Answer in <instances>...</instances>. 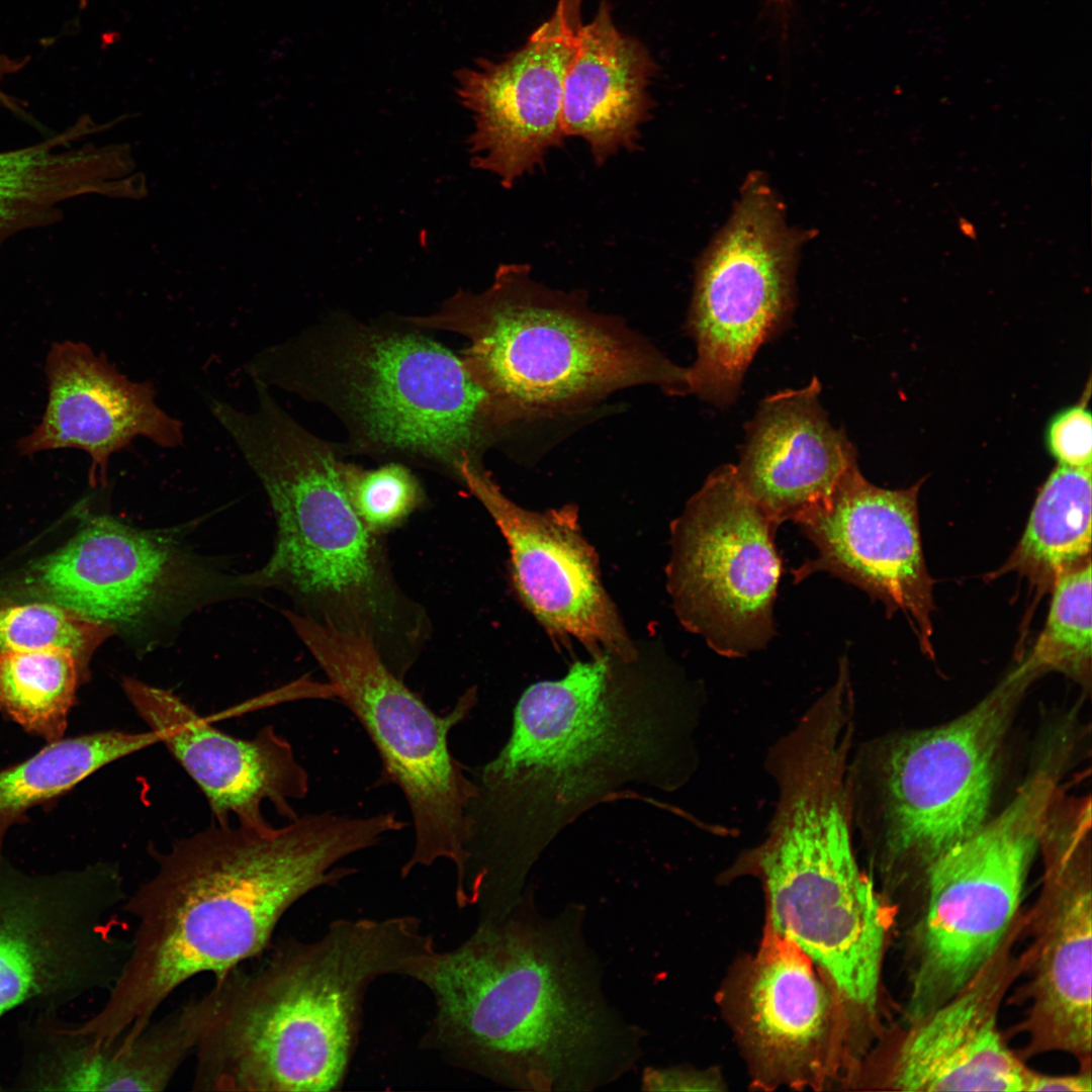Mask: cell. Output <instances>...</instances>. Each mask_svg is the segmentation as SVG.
Returning <instances> with one entry per match:
<instances>
[{"instance_id": "cell-3", "label": "cell", "mask_w": 1092, "mask_h": 1092, "mask_svg": "<svg viewBox=\"0 0 1092 1092\" xmlns=\"http://www.w3.org/2000/svg\"><path fill=\"white\" fill-rule=\"evenodd\" d=\"M583 918L575 905L542 915L526 893L437 949L418 981L435 1007L422 1048L526 1091H590L628 1073L643 1033L608 1002Z\"/></svg>"}, {"instance_id": "cell-24", "label": "cell", "mask_w": 1092, "mask_h": 1092, "mask_svg": "<svg viewBox=\"0 0 1092 1092\" xmlns=\"http://www.w3.org/2000/svg\"><path fill=\"white\" fill-rule=\"evenodd\" d=\"M821 383L813 377L798 389L764 398L746 428L737 478L779 526L798 523L824 505L856 453L822 408Z\"/></svg>"}, {"instance_id": "cell-8", "label": "cell", "mask_w": 1092, "mask_h": 1092, "mask_svg": "<svg viewBox=\"0 0 1092 1092\" xmlns=\"http://www.w3.org/2000/svg\"><path fill=\"white\" fill-rule=\"evenodd\" d=\"M845 790L822 779L777 791L766 833L720 876L763 888L767 922L831 981L859 1038L873 1043L882 1021L883 965L896 908L858 866Z\"/></svg>"}, {"instance_id": "cell-26", "label": "cell", "mask_w": 1092, "mask_h": 1092, "mask_svg": "<svg viewBox=\"0 0 1092 1092\" xmlns=\"http://www.w3.org/2000/svg\"><path fill=\"white\" fill-rule=\"evenodd\" d=\"M89 120L36 144L0 152V250L12 236L61 219V205L76 196L112 190L115 153L77 145Z\"/></svg>"}, {"instance_id": "cell-5", "label": "cell", "mask_w": 1092, "mask_h": 1092, "mask_svg": "<svg viewBox=\"0 0 1092 1092\" xmlns=\"http://www.w3.org/2000/svg\"><path fill=\"white\" fill-rule=\"evenodd\" d=\"M256 405L220 402L213 417L259 478L277 524L273 554L247 588L288 594L315 623L372 647L399 678L420 657L431 624L391 570L381 535L351 505L338 444L316 437L257 384Z\"/></svg>"}, {"instance_id": "cell-1", "label": "cell", "mask_w": 1092, "mask_h": 1092, "mask_svg": "<svg viewBox=\"0 0 1092 1092\" xmlns=\"http://www.w3.org/2000/svg\"><path fill=\"white\" fill-rule=\"evenodd\" d=\"M608 653L530 686L498 754L472 778L464 882L517 902L546 846L595 805L644 785L670 792L695 771L699 717L689 698Z\"/></svg>"}, {"instance_id": "cell-13", "label": "cell", "mask_w": 1092, "mask_h": 1092, "mask_svg": "<svg viewBox=\"0 0 1092 1092\" xmlns=\"http://www.w3.org/2000/svg\"><path fill=\"white\" fill-rule=\"evenodd\" d=\"M126 897L112 866L30 875L0 851V1018L109 991L131 949L115 930Z\"/></svg>"}, {"instance_id": "cell-2", "label": "cell", "mask_w": 1092, "mask_h": 1092, "mask_svg": "<svg viewBox=\"0 0 1092 1092\" xmlns=\"http://www.w3.org/2000/svg\"><path fill=\"white\" fill-rule=\"evenodd\" d=\"M405 826L394 811H326L278 828L216 823L175 841L121 906L134 922L129 958L85 1028L133 1039L182 984L263 954L297 901L357 872L339 863Z\"/></svg>"}, {"instance_id": "cell-20", "label": "cell", "mask_w": 1092, "mask_h": 1092, "mask_svg": "<svg viewBox=\"0 0 1092 1092\" xmlns=\"http://www.w3.org/2000/svg\"><path fill=\"white\" fill-rule=\"evenodd\" d=\"M919 487L882 488L857 463L851 466L829 499L797 523L817 554L794 575L800 581L825 571L858 586L889 613L901 611L931 652L932 580L920 538Z\"/></svg>"}, {"instance_id": "cell-9", "label": "cell", "mask_w": 1092, "mask_h": 1092, "mask_svg": "<svg viewBox=\"0 0 1092 1092\" xmlns=\"http://www.w3.org/2000/svg\"><path fill=\"white\" fill-rule=\"evenodd\" d=\"M1034 679L1017 665L958 718L851 750L846 780L852 829L873 880L896 908L906 895L914 897L939 857L989 819L1003 742Z\"/></svg>"}, {"instance_id": "cell-36", "label": "cell", "mask_w": 1092, "mask_h": 1092, "mask_svg": "<svg viewBox=\"0 0 1092 1092\" xmlns=\"http://www.w3.org/2000/svg\"><path fill=\"white\" fill-rule=\"evenodd\" d=\"M581 1L582 0H558L556 9L553 12L573 31H576L582 24L580 20Z\"/></svg>"}, {"instance_id": "cell-18", "label": "cell", "mask_w": 1092, "mask_h": 1092, "mask_svg": "<svg viewBox=\"0 0 1092 1092\" xmlns=\"http://www.w3.org/2000/svg\"><path fill=\"white\" fill-rule=\"evenodd\" d=\"M1022 911L1001 944L953 996L922 1017L885 1026L861 1060L852 1089L899 1092H1023L1030 1068L999 1028L1004 998L1019 981Z\"/></svg>"}, {"instance_id": "cell-15", "label": "cell", "mask_w": 1092, "mask_h": 1092, "mask_svg": "<svg viewBox=\"0 0 1092 1092\" xmlns=\"http://www.w3.org/2000/svg\"><path fill=\"white\" fill-rule=\"evenodd\" d=\"M239 588H247L241 576L214 572L170 536L95 516L3 582L0 606L50 603L140 635Z\"/></svg>"}, {"instance_id": "cell-4", "label": "cell", "mask_w": 1092, "mask_h": 1092, "mask_svg": "<svg viewBox=\"0 0 1092 1092\" xmlns=\"http://www.w3.org/2000/svg\"><path fill=\"white\" fill-rule=\"evenodd\" d=\"M438 948L413 915L340 918L287 938L259 967L207 991L195 1091L328 1092L345 1082L364 999L379 978L418 981Z\"/></svg>"}, {"instance_id": "cell-31", "label": "cell", "mask_w": 1092, "mask_h": 1092, "mask_svg": "<svg viewBox=\"0 0 1092 1092\" xmlns=\"http://www.w3.org/2000/svg\"><path fill=\"white\" fill-rule=\"evenodd\" d=\"M115 632L110 625L50 603L0 606V653L66 649L75 655L88 678L92 655Z\"/></svg>"}, {"instance_id": "cell-19", "label": "cell", "mask_w": 1092, "mask_h": 1092, "mask_svg": "<svg viewBox=\"0 0 1092 1092\" xmlns=\"http://www.w3.org/2000/svg\"><path fill=\"white\" fill-rule=\"evenodd\" d=\"M462 485L500 530L516 589L550 635L574 638L592 655L636 660L635 648L603 587L597 555L580 533L574 507L524 509L502 492L482 464L465 469Z\"/></svg>"}, {"instance_id": "cell-11", "label": "cell", "mask_w": 1092, "mask_h": 1092, "mask_svg": "<svg viewBox=\"0 0 1092 1092\" xmlns=\"http://www.w3.org/2000/svg\"><path fill=\"white\" fill-rule=\"evenodd\" d=\"M285 616L337 699L373 743L381 760L377 784L395 785L407 803L415 841L401 877L445 859L459 880L470 838L468 809L477 787L451 752L448 736L471 713L476 690L468 689L448 713L439 715L365 642L292 611Z\"/></svg>"}, {"instance_id": "cell-6", "label": "cell", "mask_w": 1092, "mask_h": 1092, "mask_svg": "<svg viewBox=\"0 0 1092 1092\" xmlns=\"http://www.w3.org/2000/svg\"><path fill=\"white\" fill-rule=\"evenodd\" d=\"M245 370L328 408L347 434L343 456L417 465L460 484L509 432L461 357L399 315L332 313L261 350Z\"/></svg>"}, {"instance_id": "cell-37", "label": "cell", "mask_w": 1092, "mask_h": 1092, "mask_svg": "<svg viewBox=\"0 0 1092 1092\" xmlns=\"http://www.w3.org/2000/svg\"><path fill=\"white\" fill-rule=\"evenodd\" d=\"M771 1H775V2H777V3H780V2H783L784 0H771Z\"/></svg>"}, {"instance_id": "cell-33", "label": "cell", "mask_w": 1092, "mask_h": 1092, "mask_svg": "<svg viewBox=\"0 0 1092 1092\" xmlns=\"http://www.w3.org/2000/svg\"><path fill=\"white\" fill-rule=\"evenodd\" d=\"M1091 422V414L1085 400L1061 411L1051 420L1045 432V443L1060 465L1074 468L1092 467Z\"/></svg>"}, {"instance_id": "cell-35", "label": "cell", "mask_w": 1092, "mask_h": 1092, "mask_svg": "<svg viewBox=\"0 0 1092 1092\" xmlns=\"http://www.w3.org/2000/svg\"><path fill=\"white\" fill-rule=\"evenodd\" d=\"M1092 1069H1079L1077 1073L1051 1075L1029 1069L1023 1092H1091Z\"/></svg>"}, {"instance_id": "cell-28", "label": "cell", "mask_w": 1092, "mask_h": 1092, "mask_svg": "<svg viewBox=\"0 0 1092 1092\" xmlns=\"http://www.w3.org/2000/svg\"><path fill=\"white\" fill-rule=\"evenodd\" d=\"M159 743L156 733L105 730L61 738L32 756L0 769V851L8 829L26 813L70 792L90 775L125 755Z\"/></svg>"}, {"instance_id": "cell-21", "label": "cell", "mask_w": 1092, "mask_h": 1092, "mask_svg": "<svg viewBox=\"0 0 1092 1092\" xmlns=\"http://www.w3.org/2000/svg\"><path fill=\"white\" fill-rule=\"evenodd\" d=\"M574 41L575 32L552 14L519 50L456 74V93L474 125L470 165L505 188L542 169L550 151L565 143L563 80Z\"/></svg>"}, {"instance_id": "cell-22", "label": "cell", "mask_w": 1092, "mask_h": 1092, "mask_svg": "<svg viewBox=\"0 0 1092 1092\" xmlns=\"http://www.w3.org/2000/svg\"><path fill=\"white\" fill-rule=\"evenodd\" d=\"M130 704L204 794L217 824L266 829L269 802L293 820L291 802L306 797L309 776L292 745L272 726L251 739L221 732L172 692L132 677L122 679Z\"/></svg>"}, {"instance_id": "cell-27", "label": "cell", "mask_w": 1092, "mask_h": 1092, "mask_svg": "<svg viewBox=\"0 0 1092 1092\" xmlns=\"http://www.w3.org/2000/svg\"><path fill=\"white\" fill-rule=\"evenodd\" d=\"M1091 468L1058 465L1039 490L1023 534L997 574L1009 571L1042 587L1090 560Z\"/></svg>"}, {"instance_id": "cell-30", "label": "cell", "mask_w": 1092, "mask_h": 1092, "mask_svg": "<svg viewBox=\"0 0 1092 1092\" xmlns=\"http://www.w3.org/2000/svg\"><path fill=\"white\" fill-rule=\"evenodd\" d=\"M1045 624L1020 664L1036 677L1066 674L1089 687L1091 679V560L1064 572L1053 585Z\"/></svg>"}, {"instance_id": "cell-29", "label": "cell", "mask_w": 1092, "mask_h": 1092, "mask_svg": "<svg viewBox=\"0 0 1092 1092\" xmlns=\"http://www.w3.org/2000/svg\"><path fill=\"white\" fill-rule=\"evenodd\" d=\"M88 677L62 648L0 653V713L48 743L64 737L78 687Z\"/></svg>"}, {"instance_id": "cell-7", "label": "cell", "mask_w": 1092, "mask_h": 1092, "mask_svg": "<svg viewBox=\"0 0 1092 1092\" xmlns=\"http://www.w3.org/2000/svg\"><path fill=\"white\" fill-rule=\"evenodd\" d=\"M531 272L503 263L485 290L461 289L433 313L399 315L468 341L463 366L504 428L582 413L634 386L689 394V368L623 318L593 310L584 292L550 288Z\"/></svg>"}, {"instance_id": "cell-14", "label": "cell", "mask_w": 1092, "mask_h": 1092, "mask_svg": "<svg viewBox=\"0 0 1092 1092\" xmlns=\"http://www.w3.org/2000/svg\"><path fill=\"white\" fill-rule=\"evenodd\" d=\"M801 236L758 177L697 268L687 331L696 344L689 391L718 406L731 404L757 350L793 308Z\"/></svg>"}, {"instance_id": "cell-23", "label": "cell", "mask_w": 1092, "mask_h": 1092, "mask_svg": "<svg viewBox=\"0 0 1092 1092\" xmlns=\"http://www.w3.org/2000/svg\"><path fill=\"white\" fill-rule=\"evenodd\" d=\"M49 398L41 423L18 443L22 454L78 448L91 457L92 486L106 483L110 456L139 437L163 448L183 443L182 423L156 401L151 382H135L83 343L55 344L46 366Z\"/></svg>"}, {"instance_id": "cell-34", "label": "cell", "mask_w": 1092, "mask_h": 1092, "mask_svg": "<svg viewBox=\"0 0 1092 1092\" xmlns=\"http://www.w3.org/2000/svg\"><path fill=\"white\" fill-rule=\"evenodd\" d=\"M642 1089L648 1091H721L724 1082L718 1073L693 1068H647Z\"/></svg>"}, {"instance_id": "cell-17", "label": "cell", "mask_w": 1092, "mask_h": 1092, "mask_svg": "<svg viewBox=\"0 0 1092 1092\" xmlns=\"http://www.w3.org/2000/svg\"><path fill=\"white\" fill-rule=\"evenodd\" d=\"M721 1000L754 1085H850L864 1053L843 999L796 943L767 924L756 952L731 972Z\"/></svg>"}, {"instance_id": "cell-12", "label": "cell", "mask_w": 1092, "mask_h": 1092, "mask_svg": "<svg viewBox=\"0 0 1092 1092\" xmlns=\"http://www.w3.org/2000/svg\"><path fill=\"white\" fill-rule=\"evenodd\" d=\"M1042 857L1039 894L1026 912L1029 938L1020 986L1009 1002L1025 1006L1007 1036L1020 1034L1015 1052L1026 1061L1048 1053L1072 1056L1092 1069V862L1090 796L1057 791L1038 836Z\"/></svg>"}, {"instance_id": "cell-16", "label": "cell", "mask_w": 1092, "mask_h": 1092, "mask_svg": "<svg viewBox=\"0 0 1092 1092\" xmlns=\"http://www.w3.org/2000/svg\"><path fill=\"white\" fill-rule=\"evenodd\" d=\"M778 526L733 465L714 470L672 524L667 578L675 613L720 655L745 656L775 633Z\"/></svg>"}, {"instance_id": "cell-25", "label": "cell", "mask_w": 1092, "mask_h": 1092, "mask_svg": "<svg viewBox=\"0 0 1092 1092\" xmlns=\"http://www.w3.org/2000/svg\"><path fill=\"white\" fill-rule=\"evenodd\" d=\"M655 68L646 48L617 28L605 0L593 20L575 31L560 122L566 139L586 143L597 166L621 151L639 150L654 107L649 86Z\"/></svg>"}, {"instance_id": "cell-10", "label": "cell", "mask_w": 1092, "mask_h": 1092, "mask_svg": "<svg viewBox=\"0 0 1092 1092\" xmlns=\"http://www.w3.org/2000/svg\"><path fill=\"white\" fill-rule=\"evenodd\" d=\"M1060 780L1056 764L1034 768L997 816L924 875L904 931L901 1021L922 1017L962 989L1020 916L1043 814Z\"/></svg>"}, {"instance_id": "cell-32", "label": "cell", "mask_w": 1092, "mask_h": 1092, "mask_svg": "<svg viewBox=\"0 0 1092 1092\" xmlns=\"http://www.w3.org/2000/svg\"><path fill=\"white\" fill-rule=\"evenodd\" d=\"M339 473L354 510L379 535L403 524L427 502L420 480L403 463L390 461L366 469L341 458Z\"/></svg>"}]
</instances>
